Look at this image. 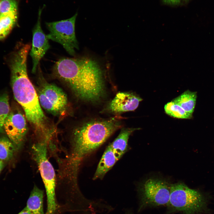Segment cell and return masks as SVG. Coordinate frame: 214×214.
<instances>
[{"mask_svg":"<svg viewBox=\"0 0 214 214\" xmlns=\"http://www.w3.org/2000/svg\"><path fill=\"white\" fill-rule=\"evenodd\" d=\"M164 109L167 114L174 118L181 119H191L192 118V114L186 112L180 105L173 101L166 104Z\"/></svg>","mask_w":214,"mask_h":214,"instance_id":"e0dca14e","label":"cell"},{"mask_svg":"<svg viewBox=\"0 0 214 214\" xmlns=\"http://www.w3.org/2000/svg\"><path fill=\"white\" fill-rule=\"evenodd\" d=\"M170 185L158 179H149L141 186L140 191L143 204L147 206L167 205Z\"/></svg>","mask_w":214,"mask_h":214,"instance_id":"ba28073f","label":"cell"},{"mask_svg":"<svg viewBox=\"0 0 214 214\" xmlns=\"http://www.w3.org/2000/svg\"><path fill=\"white\" fill-rule=\"evenodd\" d=\"M53 71L82 100L97 101L104 94L103 72L92 59L84 57L62 58L56 63Z\"/></svg>","mask_w":214,"mask_h":214,"instance_id":"6da1fadb","label":"cell"},{"mask_svg":"<svg viewBox=\"0 0 214 214\" xmlns=\"http://www.w3.org/2000/svg\"><path fill=\"white\" fill-rule=\"evenodd\" d=\"M37 94L40 104L46 111L54 115L62 114L67 104L66 94L58 86L45 81Z\"/></svg>","mask_w":214,"mask_h":214,"instance_id":"52a82bcc","label":"cell"},{"mask_svg":"<svg viewBox=\"0 0 214 214\" xmlns=\"http://www.w3.org/2000/svg\"><path fill=\"white\" fill-rule=\"evenodd\" d=\"M17 15V12L0 15V24L8 34L16 21Z\"/></svg>","mask_w":214,"mask_h":214,"instance_id":"d6986e66","label":"cell"},{"mask_svg":"<svg viewBox=\"0 0 214 214\" xmlns=\"http://www.w3.org/2000/svg\"><path fill=\"white\" fill-rule=\"evenodd\" d=\"M10 110L8 95L6 94L0 95V133L4 131V123Z\"/></svg>","mask_w":214,"mask_h":214,"instance_id":"ac0fdd59","label":"cell"},{"mask_svg":"<svg viewBox=\"0 0 214 214\" xmlns=\"http://www.w3.org/2000/svg\"><path fill=\"white\" fill-rule=\"evenodd\" d=\"M48 142L38 141L31 147L33 160L39 170L45 189L47 210L45 214H54L57 209L55 195L56 175L54 168L47 157Z\"/></svg>","mask_w":214,"mask_h":214,"instance_id":"5b68a950","label":"cell"},{"mask_svg":"<svg viewBox=\"0 0 214 214\" xmlns=\"http://www.w3.org/2000/svg\"><path fill=\"white\" fill-rule=\"evenodd\" d=\"M4 165V163L0 159V174L3 170Z\"/></svg>","mask_w":214,"mask_h":214,"instance_id":"cb8c5ba5","label":"cell"},{"mask_svg":"<svg viewBox=\"0 0 214 214\" xmlns=\"http://www.w3.org/2000/svg\"><path fill=\"white\" fill-rule=\"evenodd\" d=\"M136 128H123L117 137L109 144L116 156L119 159L126 152L128 149V143L129 136Z\"/></svg>","mask_w":214,"mask_h":214,"instance_id":"4fadbf2b","label":"cell"},{"mask_svg":"<svg viewBox=\"0 0 214 214\" xmlns=\"http://www.w3.org/2000/svg\"><path fill=\"white\" fill-rule=\"evenodd\" d=\"M164 3L171 5H176L180 3L181 0H163Z\"/></svg>","mask_w":214,"mask_h":214,"instance_id":"44dd1931","label":"cell"},{"mask_svg":"<svg viewBox=\"0 0 214 214\" xmlns=\"http://www.w3.org/2000/svg\"><path fill=\"white\" fill-rule=\"evenodd\" d=\"M18 4L15 0H0V15L17 12Z\"/></svg>","mask_w":214,"mask_h":214,"instance_id":"ffe728a7","label":"cell"},{"mask_svg":"<svg viewBox=\"0 0 214 214\" xmlns=\"http://www.w3.org/2000/svg\"><path fill=\"white\" fill-rule=\"evenodd\" d=\"M207 203L200 192L189 188L184 184H170L167 206L173 211L183 214H203L207 210Z\"/></svg>","mask_w":214,"mask_h":214,"instance_id":"277c9868","label":"cell"},{"mask_svg":"<svg viewBox=\"0 0 214 214\" xmlns=\"http://www.w3.org/2000/svg\"><path fill=\"white\" fill-rule=\"evenodd\" d=\"M142 100L141 97L133 93L119 92L108 104L107 110L115 113L133 111L138 107Z\"/></svg>","mask_w":214,"mask_h":214,"instance_id":"8fae6325","label":"cell"},{"mask_svg":"<svg viewBox=\"0 0 214 214\" xmlns=\"http://www.w3.org/2000/svg\"><path fill=\"white\" fill-rule=\"evenodd\" d=\"M42 9H40L37 23L33 31L32 48L30 55L32 59V72L35 73L41 59L50 48L48 39L43 31L41 25Z\"/></svg>","mask_w":214,"mask_h":214,"instance_id":"30bf717a","label":"cell"},{"mask_svg":"<svg viewBox=\"0 0 214 214\" xmlns=\"http://www.w3.org/2000/svg\"><path fill=\"white\" fill-rule=\"evenodd\" d=\"M18 214H32L26 207H25Z\"/></svg>","mask_w":214,"mask_h":214,"instance_id":"603a6c76","label":"cell"},{"mask_svg":"<svg viewBox=\"0 0 214 214\" xmlns=\"http://www.w3.org/2000/svg\"><path fill=\"white\" fill-rule=\"evenodd\" d=\"M24 115L19 111H10L5 122L4 130L17 150L23 145L28 131Z\"/></svg>","mask_w":214,"mask_h":214,"instance_id":"9c48e42d","label":"cell"},{"mask_svg":"<svg viewBox=\"0 0 214 214\" xmlns=\"http://www.w3.org/2000/svg\"><path fill=\"white\" fill-rule=\"evenodd\" d=\"M119 159L109 144L99 161L93 179H102Z\"/></svg>","mask_w":214,"mask_h":214,"instance_id":"7c38bea8","label":"cell"},{"mask_svg":"<svg viewBox=\"0 0 214 214\" xmlns=\"http://www.w3.org/2000/svg\"><path fill=\"white\" fill-rule=\"evenodd\" d=\"M30 48L24 45L14 54L10 64L11 86L14 97L24 111L25 117L41 139L47 136L51 129L40 103L37 93L27 74V60Z\"/></svg>","mask_w":214,"mask_h":214,"instance_id":"7a4b0ae2","label":"cell"},{"mask_svg":"<svg viewBox=\"0 0 214 214\" xmlns=\"http://www.w3.org/2000/svg\"><path fill=\"white\" fill-rule=\"evenodd\" d=\"M8 34L0 24V40L4 38Z\"/></svg>","mask_w":214,"mask_h":214,"instance_id":"7402d4cb","label":"cell"},{"mask_svg":"<svg viewBox=\"0 0 214 214\" xmlns=\"http://www.w3.org/2000/svg\"><path fill=\"white\" fill-rule=\"evenodd\" d=\"M43 195V191L34 185L31 192L26 207L32 214H44Z\"/></svg>","mask_w":214,"mask_h":214,"instance_id":"5bb4252c","label":"cell"},{"mask_svg":"<svg viewBox=\"0 0 214 214\" xmlns=\"http://www.w3.org/2000/svg\"><path fill=\"white\" fill-rule=\"evenodd\" d=\"M17 151L14 144L6 137H0V159L4 163L10 161Z\"/></svg>","mask_w":214,"mask_h":214,"instance_id":"2e32d148","label":"cell"},{"mask_svg":"<svg viewBox=\"0 0 214 214\" xmlns=\"http://www.w3.org/2000/svg\"><path fill=\"white\" fill-rule=\"evenodd\" d=\"M186 0V1H189V0Z\"/></svg>","mask_w":214,"mask_h":214,"instance_id":"d4e9b609","label":"cell"},{"mask_svg":"<svg viewBox=\"0 0 214 214\" xmlns=\"http://www.w3.org/2000/svg\"><path fill=\"white\" fill-rule=\"evenodd\" d=\"M115 117L103 121L87 122L73 131L70 150L65 167L76 173L83 158L95 151L120 127Z\"/></svg>","mask_w":214,"mask_h":214,"instance_id":"3957f363","label":"cell"},{"mask_svg":"<svg viewBox=\"0 0 214 214\" xmlns=\"http://www.w3.org/2000/svg\"></svg>","mask_w":214,"mask_h":214,"instance_id":"484cf974","label":"cell"},{"mask_svg":"<svg viewBox=\"0 0 214 214\" xmlns=\"http://www.w3.org/2000/svg\"><path fill=\"white\" fill-rule=\"evenodd\" d=\"M77 13L70 18L59 21L46 23L49 31L47 37L48 40L61 44L70 55L74 56L75 49H79L75 32V24Z\"/></svg>","mask_w":214,"mask_h":214,"instance_id":"8992f818","label":"cell"},{"mask_svg":"<svg viewBox=\"0 0 214 214\" xmlns=\"http://www.w3.org/2000/svg\"><path fill=\"white\" fill-rule=\"evenodd\" d=\"M197 92L187 90L172 101L182 107L186 112L192 114L197 98Z\"/></svg>","mask_w":214,"mask_h":214,"instance_id":"9a60e30c","label":"cell"}]
</instances>
